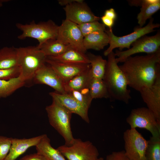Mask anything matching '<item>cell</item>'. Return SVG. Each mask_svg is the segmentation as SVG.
<instances>
[{
    "label": "cell",
    "instance_id": "1",
    "mask_svg": "<svg viewBox=\"0 0 160 160\" xmlns=\"http://www.w3.org/2000/svg\"><path fill=\"white\" fill-rule=\"evenodd\" d=\"M119 65L127 79L128 85L140 92L150 87L160 65V50L145 55L130 56Z\"/></svg>",
    "mask_w": 160,
    "mask_h": 160
},
{
    "label": "cell",
    "instance_id": "2",
    "mask_svg": "<svg viewBox=\"0 0 160 160\" xmlns=\"http://www.w3.org/2000/svg\"><path fill=\"white\" fill-rule=\"evenodd\" d=\"M107 57L103 80L108 88L109 98L128 104L131 97L130 91L127 88L126 78L118 65L115 53L112 51Z\"/></svg>",
    "mask_w": 160,
    "mask_h": 160
},
{
    "label": "cell",
    "instance_id": "3",
    "mask_svg": "<svg viewBox=\"0 0 160 160\" xmlns=\"http://www.w3.org/2000/svg\"><path fill=\"white\" fill-rule=\"evenodd\" d=\"M19 76L25 82L33 79L36 72L46 64V56L37 46L17 48Z\"/></svg>",
    "mask_w": 160,
    "mask_h": 160
},
{
    "label": "cell",
    "instance_id": "4",
    "mask_svg": "<svg viewBox=\"0 0 160 160\" xmlns=\"http://www.w3.org/2000/svg\"><path fill=\"white\" fill-rule=\"evenodd\" d=\"M45 110L50 124L63 137L65 145H71L75 138L71 131V120L72 113L55 100Z\"/></svg>",
    "mask_w": 160,
    "mask_h": 160
},
{
    "label": "cell",
    "instance_id": "5",
    "mask_svg": "<svg viewBox=\"0 0 160 160\" xmlns=\"http://www.w3.org/2000/svg\"><path fill=\"white\" fill-rule=\"evenodd\" d=\"M16 26L22 32L18 36V39L28 37L35 39L38 41V46L49 39L57 38L59 26L51 20L38 23L34 21L27 24L17 23Z\"/></svg>",
    "mask_w": 160,
    "mask_h": 160
},
{
    "label": "cell",
    "instance_id": "6",
    "mask_svg": "<svg viewBox=\"0 0 160 160\" xmlns=\"http://www.w3.org/2000/svg\"><path fill=\"white\" fill-rule=\"evenodd\" d=\"M153 22V18H151L148 23L145 26L135 27L133 32L122 36L115 35L113 33L112 29H110L108 28L106 29L105 32L108 36L109 46L104 52V55L107 56L110 52L113 51L114 49L116 48H119L120 51H122L124 48L129 49L132 44L138 39L155 31V28L160 27L159 24L154 23Z\"/></svg>",
    "mask_w": 160,
    "mask_h": 160
},
{
    "label": "cell",
    "instance_id": "7",
    "mask_svg": "<svg viewBox=\"0 0 160 160\" xmlns=\"http://www.w3.org/2000/svg\"><path fill=\"white\" fill-rule=\"evenodd\" d=\"M57 149L66 160H97L99 155L97 149L91 142L79 138H75L69 146L64 145Z\"/></svg>",
    "mask_w": 160,
    "mask_h": 160
},
{
    "label": "cell",
    "instance_id": "8",
    "mask_svg": "<svg viewBox=\"0 0 160 160\" xmlns=\"http://www.w3.org/2000/svg\"><path fill=\"white\" fill-rule=\"evenodd\" d=\"M126 121L130 128L145 129L150 132L152 137H160V123L147 108L143 107L132 109Z\"/></svg>",
    "mask_w": 160,
    "mask_h": 160
},
{
    "label": "cell",
    "instance_id": "9",
    "mask_svg": "<svg viewBox=\"0 0 160 160\" xmlns=\"http://www.w3.org/2000/svg\"><path fill=\"white\" fill-rule=\"evenodd\" d=\"M132 47L127 50H116L115 55L118 57L116 60L118 63L123 62L129 57L135 54L144 52L150 54L160 50V31H158L154 35L144 36L138 39L131 45Z\"/></svg>",
    "mask_w": 160,
    "mask_h": 160
},
{
    "label": "cell",
    "instance_id": "10",
    "mask_svg": "<svg viewBox=\"0 0 160 160\" xmlns=\"http://www.w3.org/2000/svg\"><path fill=\"white\" fill-rule=\"evenodd\" d=\"M124 151L131 160H145L148 141L136 129L126 130L124 133Z\"/></svg>",
    "mask_w": 160,
    "mask_h": 160
},
{
    "label": "cell",
    "instance_id": "11",
    "mask_svg": "<svg viewBox=\"0 0 160 160\" xmlns=\"http://www.w3.org/2000/svg\"><path fill=\"white\" fill-rule=\"evenodd\" d=\"M84 37L78 25L68 20L59 26L57 39L72 48L85 53L87 50L83 43Z\"/></svg>",
    "mask_w": 160,
    "mask_h": 160
},
{
    "label": "cell",
    "instance_id": "12",
    "mask_svg": "<svg viewBox=\"0 0 160 160\" xmlns=\"http://www.w3.org/2000/svg\"><path fill=\"white\" fill-rule=\"evenodd\" d=\"M63 9L65 12V19L78 25L98 21L100 19V17L95 15L82 0L67 5Z\"/></svg>",
    "mask_w": 160,
    "mask_h": 160
},
{
    "label": "cell",
    "instance_id": "13",
    "mask_svg": "<svg viewBox=\"0 0 160 160\" xmlns=\"http://www.w3.org/2000/svg\"><path fill=\"white\" fill-rule=\"evenodd\" d=\"M140 92L147 108L160 123V65L158 68L156 78L153 84Z\"/></svg>",
    "mask_w": 160,
    "mask_h": 160
},
{
    "label": "cell",
    "instance_id": "14",
    "mask_svg": "<svg viewBox=\"0 0 160 160\" xmlns=\"http://www.w3.org/2000/svg\"><path fill=\"white\" fill-rule=\"evenodd\" d=\"M33 80L36 84L49 86L58 93H66L64 82L49 65H47L45 64L39 69L36 73Z\"/></svg>",
    "mask_w": 160,
    "mask_h": 160
},
{
    "label": "cell",
    "instance_id": "15",
    "mask_svg": "<svg viewBox=\"0 0 160 160\" xmlns=\"http://www.w3.org/2000/svg\"><path fill=\"white\" fill-rule=\"evenodd\" d=\"M49 95L53 100L57 101L72 113L78 115L87 123H89L88 109L78 102L69 94L51 92Z\"/></svg>",
    "mask_w": 160,
    "mask_h": 160
},
{
    "label": "cell",
    "instance_id": "16",
    "mask_svg": "<svg viewBox=\"0 0 160 160\" xmlns=\"http://www.w3.org/2000/svg\"><path fill=\"white\" fill-rule=\"evenodd\" d=\"M47 63L55 72L64 83L84 72L90 66L89 64H69L62 63L47 58Z\"/></svg>",
    "mask_w": 160,
    "mask_h": 160
},
{
    "label": "cell",
    "instance_id": "17",
    "mask_svg": "<svg viewBox=\"0 0 160 160\" xmlns=\"http://www.w3.org/2000/svg\"><path fill=\"white\" fill-rule=\"evenodd\" d=\"M44 134L29 138H12L9 152L4 160H15L29 148L36 146Z\"/></svg>",
    "mask_w": 160,
    "mask_h": 160
},
{
    "label": "cell",
    "instance_id": "18",
    "mask_svg": "<svg viewBox=\"0 0 160 160\" xmlns=\"http://www.w3.org/2000/svg\"><path fill=\"white\" fill-rule=\"evenodd\" d=\"M49 59L69 64H89L87 55L76 49L71 48L63 54L56 57H47Z\"/></svg>",
    "mask_w": 160,
    "mask_h": 160
},
{
    "label": "cell",
    "instance_id": "19",
    "mask_svg": "<svg viewBox=\"0 0 160 160\" xmlns=\"http://www.w3.org/2000/svg\"><path fill=\"white\" fill-rule=\"evenodd\" d=\"M92 78L90 65L84 72L64 83V88L66 93L72 91L80 90L89 88Z\"/></svg>",
    "mask_w": 160,
    "mask_h": 160
},
{
    "label": "cell",
    "instance_id": "20",
    "mask_svg": "<svg viewBox=\"0 0 160 160\" xmlns=\"http://www.w3.org/2000/svg\"><path fill=\"white\" fill-rule=\"evenodd\" d=\"M36 148L37 152L42 155L46 160H66L57 149L51 146L50 140L47 135L44 134Z\"/></svg>",
    "mask_w": 160,
    "mask_h": 160
},
{
    "label": "cell",
    "instance_id": "21",
    "mask_svg": "<svg viewBox=\"0 0 160 160\" xmlns=\"http://www.w3.org/2000/svg\"><path fill=\"white\" fill-rule=\"evenodd\" d=\"M109 38L105 31L96 32L84 37L83 45L85 49L100 50L109 44Z\"/></svg>",
    "mask_w": 160,
    "mask_h": 160
},
{
    "label": "cell",
    "instance_id": "22",
    "mask_svg": "<svg viewBox=\"0 0 160 160\" xmlns=\"http://www.w3.org/2000/svg\"><path fill=\"white\" fill-rule=\"evenodd\" d=\"M19 67L17 48L5 47L0 49V69Z\"/></svg>",
    "mask_w": 160,
    "mask_h": 160
},
{
    "label": "cell",
    "instance_id": "23",
    "mask_svg": "<svg viewBox=\"0 0 160 160\" xmlns=\"http://www.w3.org/2000/svg\"><path fill=\"white\" fill-rule=\"evenodd\" d=\"M37 46L46 57L59 56L72 48L57 39H49L41 45Z\"/></svg>",
    "mask_w": 160,
    "mask_h": 160
},
{
    "label": "cell",
    "instance_id": "24",
    "mask_svg": "<svg viewBox=\"0 0 160 160\" xmlns=\"http://www.w3.org/2000/svg\"><path fill=\"white\" fill-rule=\"evenodd\" d=\"M140 11L137 14V19L139 26L143 27L147 20L160 9V0H143Z\"/></svg>",
    "mask_w": 160,
    "mask_h": 160
},
{
    "label": "cell",
    "instance_id": "25",
    "mask_svg": "<svg viewBox=\"0 0 160 160\" xmlns=\"http://www.w3.org/2000/svg\"><path fill=\"white\" fill-rule=\"evenodd\" d=\"M25 83L19 76L9 80H0V98L10 95Z\"/></svg>",
    "mask_w": 160,
    "mask_h": 160
},
{
    "label": "cell",
    "instance_id": "26",
    "mask_svg": "<svg viewBox=\"0 0 160 160\" xmlns=\"http://www.w3.org/2000/svg\"><path fill=\"white\" fill-rule=\"evenodd\" d=\"M91 65L93 78L103 79L105 72L107 60L99 55L89 53L87 55Z\"/></svg>",
    "mask_w": 160,
    "mask_h": 160
},
{
    "label": "cell",
    "instance_id": "27",
    "mask_svg": "<svg viewBox=\"0 0 160 160\" xmlns=\"http://www.w3.org/2000/svg\"><path fill=\"white\" fill-rule=\"evenodd\" d=\"M89 89L90 95L92 99L109 98L108 88L103 79L92 78L90 82Z\"/></svg>",
    "mask_w": 160,
    "mask_h": 160
},
{
    "label": "cell",
    "instance_id": "28",
    "mask_svg": "<svg viewBox=\"0 0 160 160\" xmlns=\"http://www.w3.org/2000/svg\"><path fill=\"white\" fill-rule=\"evenodd\" d=\"M148 142L145 160H160V137H151Z\"/></svg>",
    "mask_w": 160,
    "mask_h": 160
},
{
    "label": "cell",
    "instance_id": "29",
    "mask_svg": "<svg viewBox=\"0 0 160 160\" xmlns=\"http://www.w3.org/2000/svg\"><path fill=\"white\" fill-rule=\"evenodd\" d=\"M78 25L84 37L93 32L105 31L106 30L105 26L98 21L88 22Z\"/></svg>",
    "mask_w": 160,
    "mask_h": 160
},
{
    "label": "cell",
    "instance_id": "30",
    "mask_svg": "<svg viewBox=\"0 0 160 160\" xmlns=\"http://www.w3.org/2000/svg\"><path fill=\"white\" fill-rule=\"evenodd\" d=\"M70 95L83 105L89 109L92 100L89 88L80 90H73L66 93Z\"/></svg>",
    "mask_w": 160,
    "mask_h": 160
},
{
    "label": "cell",
    "instance_id": "31",
    "mask_svg": "<svg viewBox=\"0 0 160 160\" xmlns=\"http://www.w3.org/2000/svg\"><path fill=\"white\" fill-rule=\"evenodd\" d=\"M12 138L0 136V160H4L11 147Z\"/></svg>",
    "mask_w": 160,
    "mask_h": 160
},
{
    "label": "cell",
    "instance_id": "32",
    "mask_svg": "<svg viewBox=\"0 0 160 160\" xmlns=\"http://www.w3.org/2000/svg\"><path fill=\"white\" fill-rule=\"evenodd\" d=\"M20 74L19 67L7 69H0V80H9L19 76Z\"/></svg>",
    "mask_w": 160,
    "mask_h": 160
},
{
    "label": "cell",
    "instance_id": "33",
    "mask_svg": "<svg viewBox=\"0 0 160 160\" xmlns=\"http://www.w3.org/2000/svg\"><path fill=\"white\" fill-rule=\"evenodd\" d=\"M105 160H131L125 155L124 151H113L108 155Z\"/></svg>",
    "mask_w": 160,
    "mask_h": 160
},
{
    "label": "cell",
    "instance_id": "34",
    "mask_svg": "<svg viewBox=\"0 0 160 160\" xmlns=\"http://www.w3.org/2000/svg\"><path fill=\"white\" fill-rule=\"evenodd\" d=\"M19 160H46L44 157L40 154L36 153L27 155L21 158Z\"/></svg>",
    "mask_w": 160,
    "mask_h": 160
},
{
    "label": "cell",
    "instance_id": "35",
    "mask_svg": "<svg viewBox=\"0 0 160 160\" xmlns=\"http://www.w3.org/2000/svg\"><path fill=\"white\" fill-rule=\"evenodd\" d=\"M100 19L103 24L107 26L110 29H112V28L114 24L115 20L104 15L100 17Z\"/></svg>",
    "mask_w": 160,
    "mask_h": 160
},
{
    "label": "cell",
    "instance_id": "36",
    "mask_svg": "<svg viewBox=\"0 0 160 160\" xmlns=\"http://www.w3.org/2000/svg\"><path fill=\"white\" fill-rule=\"evenodd\" d=\"M104 15L115 21L117 18L116 13L114 9L113 8L106 10L104 12Z\"/></svg>",
    "mask_w": 160,
    "mask_h": 160
},
{
    "label": "cell",
    "instance_id": "37",
    "mask_svg": "<svg viewBox=\"0 0 160 160\" xmlns=\"http://www.w3.org/2000/svg\"><path fill=\"white\" fill-rule=\"evenodd\" d=\"M80 0H61L58 1L59 4L61 5H65L71 4L73 2L78 1Z\"/></svg>",
    "mask_w": 160,
    "mask_h": 160
},
{
    "label": "cell",
    "instance_id": "38",
    "mask_svg": "<svg viewBox=\"0 0 160 160\" xmlns=\"http://www.w3.org/2000/svg\"><path fill=\"white\" fill-rule=\"evenodd\" d=\"M97 160H104V159L102 157L98 158Z\"/></svg>",
    "mask_w": 160,
    "mask_h": 160
},
{
    "label": "cell",
    "instance_id": "39",
    "mask_svg": "<svg viewBox=\"0 0 160 160\" xmlns=\"http://www.w3.org/2000/svg\"><path fill=\"white\" fill-rule=\"evenodd\" d=\"M3 5L2 2L1 1H0V7H1Z\"/></svg>",
    "mask_w": 160,
    "mask_h": 160
}]
</instances>
